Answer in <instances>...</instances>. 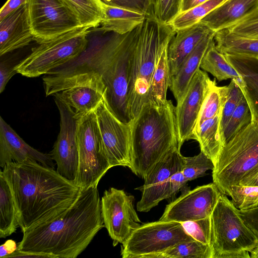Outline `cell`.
<instances>
[{
	"label": "cell",
	"instance_id": "44dd1931",
	"mask_svg": "<svg viewBox=\"0 0 258 258\" xmlns=\"http://www.w3.org/2000/svg\"><path fill=\"white\" fill-rule=\"evenodd\" d=\"M212 31L201 22L176 30L167 49L170 78L176 74L188 55Z\"/></svg>",
	"mask_w": 258,
	"mask_h": 258
},
{
	"label": "cell",
	"instance_id": "d590c367",
	"mask_svg": "<svg viewBox=\"0 0 258 258\" xmlns=\"http://www.w3.org/2000/svg\"><path fill=\"white\" fill-rule=\"evenodd\" d=\"M213 161L203 152L192 157L183 156L182 173L188 181L205 175L209 170L214 168Z\"/></svg>",
	"mask_w": 258,
	"mask_h": 258
},
{
	"label": "cell",
	"instance_id": "9c48e42d",
	"mask_svg": "<svg viewBox=\"0 0 258 258\" xmlns=\"http://www.w3.org/2000/svg\"><path fill=\"white\" fill-rule=\"evenodd\" d=\"M89 27H81L38 44L15 67L17 73L29 78L49 74L78 58L87 48Z\"/></svg>",
	"mask_w": 258,
	"mask_h": 258
},
{
	"label": "cell",
	"instance_id": "f907efd6",
	"mask_svg": "<svg viewBox=\"0 0 258 258\" xmlns=\"http://www.w3.org/2000/svg\"><path fill=\"white\" fill-rule=\"evenodd\" d=\"M207 1L208 0H183L181 12L186 11Z\"/></svg>",
	"mask_w": 258,
	"mask_h": 258
},
{
	"label": "cell",
	"instance_id": "1f68e13d",
	"mask_svg": "<svg viewBox=\"0 0 258 258\" xmlns=\"http://www.w3.org/2000/svg\"><path fill=\"white\" fill-rule=\"evenodd\" d=\"M227 93V86H218L215 80H209L207 92L193 132L204 121L213 117L223 110Z\"/></svg>",
	"mask_w": 258,
	"mask_h": 258
},
{
	"label": "cell",
	"instance_id": "9a60e30c",
	"mask_svg": "<svg viewBox=\"0 0 258 258\" xmlns=\"http://www.w3.org/2000/svg\"><path fill=\"white\" fill-rule=\"evenodd\" d=\"M60 115V130L50 154L56 171L75 183L79 168L78 120L71 109L54 98Z\"/></svg>",
	"mask_w": 258,
	"mask_h": 258
},
{
	"label": "cell",
	"instance_id": "7bdbcfd3",
	"mask_svg": "<svg viewBox=\"0 0 258 258\" xmlns=\"http://www.w3.org/2000/svg\"><path fill=\"white\" fill-rule=\"evenodd\" d=\"M239 212L246 224L258 237V205L245 210H239Z\"/></svg>",
	"mask_w": 258,
	"mask_h": 258
},
{
	"label": "cell",
	"instance_id": "4fadbf2b",
	"mask_svg": "<svg viewBox=\"0 0 258 258\" xmlns=\"http://www.w3.org/2000/svg\"><path fill=\"white\" fill-rule=\"evenodd\" d=\"M94 112L103 151L111 167L121 166L130 168L131 121L123 122L116 116L109 107L105 94Z\"/></svg>",
	"mask_w": 258,
	"mask_h": 258
},
{
	"label": "cell",
	"instance_id": "7dc6e473",
	"mask_svg": "<svg viewBox=\"0 0 258 258\" xmlns=\"http://www.w3.org/2000/svg\"><path fill=\"white\" fill-rule=\"evenodd\" d=\"M18 243L12 239L7 240L5 243L0 246V257L8 258V257L18 249Z\"/></svg>",
	"mask_w": 258,
	"mask_h": 258
},
{
	"label": "cell",
	"instance_id": "e0dca14e",
	"mask_svg": "<svg viewBox=\"0 0 258 258\" xmlns=\"http://www.w3.org/2000/svg\"><path fill=\"white\" fill-rule=\"evenodd\" d=\"M221 194L214 182L186 190L166 206L159 220L182 223L210 217Z\"/></svg>",
	"mask_w": 258,
	"mask_h": 258
},
{
	"label": "cell",
	"instance_id": "f1b7e54d",
	"mask_svg": "<svg viewBox=\"0 0 258 258\" xmlns=\"http://www.w3.org/2000/svg\"><path fill=\"white\" fill-rule=\"evenodd\" d=\"M171 39L164 43L159 52L151 82V98L153 103L157 105L164 104L167 100L170 80L167 49Z\"/></svg>",
	"mask_w": 258,
	"mask_h": 258
},
{
	"label": "cell",
	"instance_id": "2e32d148",
	"mask_svg": "<svg viewBox=\"0 0 258 258\" xmlns=\"http://www.w3.org/2000/svg\"><path fill=\"white\" fill-rule=\"evenodd\" d=\"M183 156L176 149L156 163L144 178V184L138 188L142 197L137 204L139 212H147L162 200L172 196L170 178L175 172L182 170Z\"/></svg>",
	"mask_w": 258,
	"mask_h": 258
},
{
	"label": "cell",
	"instance_id": "d6a6232c",
	"mask_svg": "<svg viewBox=\"0 0 258 258\" xmlns=\"http://www.w3.org/2000/svg\"><path fill=\"white\" fill-rule=\"evenodd\" d=\"M159 258H213V251L210 245L194 239L166 250Z\"/></svg>",
	"mask_w": 258,
	"mask_h": 258
},
{
	"label": "cell",
	"instance_id": "b9f144b4",
	"mask_svg": "<svg viewBox=\"0 0 258 258\" xmlns=\"http://www.w3.org/2000/svg\"><path fill=\"white\" fill-rule=\"evenodd\" d=\"M106 5L139 12L147 17L154 16L149 0H100Z\"/></svg>",
	"mask_w": 258,
	"mask_h": 258
},
{
	"label": "cell",
	"instance_id": "60d3db41",
	"mask_svg": "<svg viewBox=\"0 0 258 258\" xmlns=\"http://www.w3.org/2000/svg\"><path fill=\"white\" fill-rule=\"evenodd\" d=\"M181 224L186 233L194 239L210 245V216L196 220L184 222Z\"/></svg>",
	"mask_w": 258,
	"mask_h": 258
},
{
	"label": "cell",
	"instance_id": "e575fe53",
	"mask_svg": "<svg viewBox=\"0 0 258 258\" xmlns=\"http://www.w3.org/2000/svg\"><path fill=\"white\" fill-rule=\"evenodd\" d=\"M251 120L250 109L244 97L234 111L223 132L225 144L251 122Z\"/></svg>",
	"mask_w": 258,
	"mask_h": 258
},
{
	"label": "cell",
	"instance_id": "74e56055",
	"mask_svg": "<svg viewBox=\"0 0 258 258\" xmlns=\"http://www.w3.org/2000/svg\"><path fill=\"white\" fill-rule=\"evenodd\" d=\"M225 29L240 37L258 39V8Z\"/></svg>",
	"mask_w": 258,
	"mask_h": 258
},
{
	"label": "cell",
	"instance_id": "52a82bcc",
	"mask_svg": "<svg viewBox=\"0 0 258 258\" xmlns=\"http://www.w3.org/2000/svg\"><path fill=\"white\" fill-rule=\"evenodd\" d=\"M213 258H250L258 237L246 224L239 210L221 194L211 216Z\"/></svg>",
	"mask_w": 258,
	"mask_h": 258
},
{
	"label": "cell",
	"instance_id": "ab89813d",
	"mask_svg": "<svg viewBox=\"0 0 258 258\" xmlns=\"http://www.w3.org/2000/svg\"><path fill=\"white\" fill-rule=\"evenodd\" d=\"M227 87L228 93L223 108L221 117V124L223 134L234 111L244 97L240 87L234 79L231 80Z\"/></svg>",
	"mask_w": 258,
	"mask_h": 258
},
{
	"label": "cell",
	"instance_id": "ac0fdd59",
	"mask_svg": "<svg viewBox=\"0 0 258 258\" xmlns=\"http://www.w3.org/2000/svg\"><path fill=\"white\" fill-rule=\"evenodd\" d=\"M210 80L206 72L199 69L181 102L175 107L178 147L192 139L193 131L206 95Z\"/></svg>",
	"mask_w": 258,
	"mask_h": 258
},
{
	"label": "cell",
	"instance_id": "8992f818",
	"mask_svg": "<svg viewBox=\"0 0 258 258\" xmlns=\"http://www.w3.org/2000/svg\"><path fill=\"white\" fill-rule=\"evenodd\" d=\"M68 71L50 73L43 78L46 96H53L79 118L94 111L106 91L100 74L79 63Z\"/></svg>",
	"mask_w": 258,
	"mask_h": 258
},
{
	"label": "cell",
	"instance_id": "681fc988",
	"mask_svg": "<svg viewBox=\"0 0 258 258\" xmlns=\"http://www.w3.org/2000/svg\"><path fill=\"white\" fill-rule=\"evenodd\" d=\"M239 185L258 186V168L244 177Z\"/></svg>",
	"mask_w": 258,
	"mask_h": 258
},
{
	"label": "cell",
	"instance_id": "7c38bea8",
	"mask_svg": "<svg viewBox=\"0 0 258 258\" xmlns=\"http://www.w3.org/2000/svg\"><path fill=\"white\" fill-rule=\"evenodd\" d=\"M27 7L34 40L38 44L83 27L61 0H29Z\"/></svg>",
	"mask_w": 258,
	"mask_h": 258
},
{
	"label": "cell",
	"instance_id": "d6986e66",
	"mask_svg": "<svg viewBox=\"0 0 258 258\" xmlns=\"http://www.w3.org/2000/svg\"><path fill=\"white\" fill-rule=\"evenodd\" d=\"M31 161L44 166L54 169L55 163L50 153H43L26 143L0 117V166L12 162L22 163Z\"/></svg>",
	"mask_w": 258,
	"mask_h": 258
},
{
	"label": "cell",
	"instance_id": "ffe728a7",
	"mask_svg": "<svg viewBox=\"0 0 258 258\" xmlns=\"http://www.w3.org/2000/svg\"><path fill=\"white\" fill-rule=\"evenodd\" d=\"M34 41L27 4L0 21V55L23 48Z\"/></svg>",
	"mask_w": 258,
	"mask_h": 258
},
{
	"label": "cell",
	"instance_id": "f35d334b",
	"mask_svg": "<svg viewBox=\"0 0 258 258\" xmlns=\"http://www.w3.org/2000/svg\"><path fill=\"white\" fill-rule=\"evenodd\" d=\"M183 0H154L153 13L155 19L163 25H170L181 12Z\"/></svg>",
	"mask_w": 258,
	"mask_h": 258
},
{
	"label": "cell",
	"instance_id": "8d00e7d4",
	"mask_svg": "<svg viewBox=\"0 0 258 258\" xmlns=\"http://www.w3.org/2000/svg\"><path fill=\"white\" fill-rule=\"evenodd\" d=\"M227 196L233 205L239 210H245L258 205V186L234 185L230 188Z\"/></svg>",
	"mask_w": 258,
	"mask_h": 258
},
{
	"label": "cell",
	"instance_id": "cb8c5ba5",
	"mask_svg": "<svg viewBox=\"0 0 258 258\" xmlns=\"http://www.w3.org/2000/svg\"><path fill=\"white\" fill-rule=\"evenodd\" d=\"M258 8V0H226L201 20L214 32L225 29Z\"/></svg>",
	"mask_w": 258,
	"mask_h": 258
},
{
	"label": "cell",
	"instance_id": "bcb514c9",
	"mask_svg": "<svg viewBox=\"0 0 258 258\" xmlns=\"http://www.w3.org/2000/svg\"><path fill=\"white\" fill-rule=\"evenodd\" d=\"M29 0H8L0 11V21L22 6L27 4Z\"/></svg>",
	"mask_w": 258,
	"mask_h": 258
},
{
	"label": "cell",
	"instance_id": "277c9868",
	"mask_svg": "<svg viewBox=\"0 0 258 258\" xmlns=\"http://www.w3.org/2000/svg\"><path fill=\"white\" fill-rule=\"evenodd\" d=\"M132 122V154L130 169L143 178L167 154L179 149L175 106L146 104Z\"/></svg>",
	"mask_w": 258,
	"mask_h": 258
},
{
	"label": "cell",
	"instance_id": "3957f363",
	"mask_svg": "<svg viewBox=\"0 0 258 258\" xmlns=\"http://www.w3.org/2000/svg\"><path fill=\"white\" fill-rule=\"evenodd\" d=\"M138 27L125 34L110 33L97 39L79 56V63L101 76L110 108L119 120L125 123L131 121L128 110V88Z\"/></svg>",
	"mask_w": 258,
	"mask_h": 258
},
{
	"label": "cell",
	"instance_id": "836d02e7",
	"mask_svg": "<svg viewBox=\"0 0 258 258\" xmlns=\"http://www.w3.org/2000/svg\"><path fill=\"white\" fill-rule=\"evenodd\" d=\"M225 1L208 0L186 11L180 13L172 21L170 25L175 30H177L197 24Z\"/></svg>",
	"mask_w": 258,
	"mask_h": 258
},
{
	"label": "cell",
	"instance_id": "484cf974",
	"mask_svg": "<svg viewBox=\"0 0 258 258\" xmlns=\"http://www.w3.org/2000/svg\"><path fill=\"white\" fill-rule=\"evenodd\" d=\"M222 110L212 118L204 121L193 132L192 139L197 141L201 151L216 164L225 145L221 128Z\"/></svg>",
	"mask_w": 258,
	"mask_h": 258
},
{
	"label": "cell",
	"instance_id": "816d5d0a",
	"mask_svg": "<svg viewBox=\"0 0 258 258\" xmlns=\"http://www.w3.org/2000/svg\"><path fill=\"white\" fill-rule=\"evenodd\" d=\"M249 253H250V257L258 258V243Z\"/></svg>",
	"mask_w": 258,
	"mask_h": 258
},
{
	"label": "cell",
	"instance_id": "5b68a950",
	"mask_svg": "<svg viewBox=\"0 0 258 258\" xmlns=\"http://www.w3.org/2000/svg\"><path fill=\"white\" fill-rule=\"evenodd\" d=\"M170 25L160 23L154 16L146 18L138 27L130 73L128 110L131 120L144 105L153 103L150 85L159 52L175 32Z\"/></svg>",
	"mask_w": 258,
	"mask_h": 258
},
{
	"label": "cell",
	"instance_id": "4316f807",
	"mask_svg": "<svg viewBox=\"0 0 258 258\" xmlns=\"http://www.w3.org/2000/svg\"><path fill=\"white\" fill-rule=\"evenodd\" d=\"M19 227L17 208L10 185L0 171V238L15 232Z\"/></svg>",
	"mask_w": 258,
	"mask_h": 258
},
{
	"label": "cell",
	"instance_id": "f546056e",
	"mask_svg": "<svg viewBox=\"0 0 258 258\" xmlns=\"http://www.w3.org/2000/svg\"><path fill=\"white\" fill-rule=\"evenodd\" d=\"M200 68L210 73L219 81L237 79L241 76L228 61L225 55L216 47L215 41L204 55Z\"/></svg>",
	"mask_w": 258,
	"mask_h": 258
},
{
	"label": "cell",
	"instance_id": "6da1fadb",
	"mask_svg": "<svg viewBox=\"0 0 258 258\" xmlns=\"http://www.w3.org/2000/svg\"><path fill=\"white\" fill-rule=\"evenodd\" d=\"M2 171L11 187L23 233L62 216L80 192L75 183L36 162H12Z\"/></svg>",
	"mask_w": 258,
	"mask_h": 258
},
{
	"label": "cell",
	"instance_id": "f6af8a7d",
	"mask_svg": "<svg viewBox=\"0 0 258 258\" xmlns=\"http://www.w3.org/2000/svg\"><path fill=\"white\" fill-rule=\"evenodd\" d=\"M182 170H179L173 173L170 178V183L172 196H174L180 188L188 182L184 176Z\"/></svg>",
	"mask_w": 258,
	"mask_h": 258
},
{
	"label": "cell",
	"instance_id": "ba28073f",
	"mask_svg": "<svg viewBox=\"0 0 258 258\" xmlns=\"http://www.w3.org/2000/svg\"><path fill=\"white\" fill-rule=\"evenodd\" d=\"M258 168V124L251 122L225 144L212 170L213 182L227 196L231 186Z\"/></svg>",
	"mask_w": 258,
	"mask_h": 258
},
{
	"label": "cell",
	"instance_id": "7a4b0ae2",
	"mask_svg": "<svg viewBox=\"0 0 258 258\" xmlns=\"http://www.w3.org/2000/svg\"><path fill=\"white\" fill-rule=\"evenodd\" d=\"M103 227L97 186L81 188L77 199L62 216L23 233L18 249L52 258H76Z\"/></svg>",
	"mask_w": 258,
	"mask_h": 258
},
{
	"label": "cell",
	"instance_id": "f5cc1de1",
	"mask_svg": "<svg viewBox=\"0 0 258 258\" xmlns=\"http://www.w3.org/2000/svg\"><path fill=\"white\" fill-rule=\"evenodd\" d=\"M149 3H150V5L151 7L153 9V6H154V0H149Z\"/></svg>",
	"mask_w": 258,
	"mask_h": 258
},
{
	"label": "cell",
	"instance_id": "d4e9b609",
	"mask_svg": "<svg viewBox=\"0 0 258 258\" xmlns=\"http://www.w3.org/2000/svg\"><path fill=\"white\" fill-rule=\"evenodd\" d=\"M103 18L100 27L95 29L102 33L125 34L135 29L148 17L139 12L103 3Z\"/></svg>",
	"mask_w": 258,
	"mask_h": 258
},
{
	"label": "cell",
	"instance_id": "30bf717a",
	"mask_svg": "<svg viewBox=\"0 0 258 258\" xmlns=\"http://www.w3.org/2000/svg\"><path fill=\"white\" fill-rule=\"evenodd\" d=\"M194 239L181 223L159 220L137 228L122 245L121 255L123 258H159L166 250Z\"/></svg>",
	"mask_w": 258,
	"mask_h": 258
},
{
	"label": "cell",
	"instance_id": "4dcf8cb0",
	"mask_svg": "<svg viewBox=\"0 0 258 258\" xmlns=\"http://www.w3.org/2000/svg\"><path fill=\"white\" fill-rule=\"evenodd\" d=\"M76 15L83 27L96 29L103 18L100 0H61Z\"/></svg>",
	"mask_w": 258,
	"mask_h": 258
},
{
	"label": "cell",
	"instance_id": "c3c4849f",
	"mask_svg": "<svg viewBox=\"0 0 258 258\" xmlns=\"http://www.w3.org/2000/svg\"><path fill=\"white\" fill-rule=\"evenodd\" d=\"M8 257H35V258H52V256L47 254L23 251L19 250H16L14 253L10 254Z\"/></svg>",
	"mask_w": 258,
	"mask_h": 258
},
{
	"label": "cell",
	"instance_id": "7402d4cb",
	"mask_svg": "<svg viewBox=\"0 0 258 258\" xmlns=\"http://www.w3.org/2000/svg\"><path fill=\"white\" fill-rule=\"evenodd\" d=\"M224 55L241 76L240 78L234 80L248 103L251 114V122L258 124V57Z\"/></svg>",
	"mask_w": 258,
	"mask_h": 258
},
{
	"label": "cell",
	"instance_id": "603a6c76",
	"mask_svg": "<svg viewBox=\"0 0 258 258\" xmlns=\"http://www.w3.org/2000/svg\"><path fill=\"white\" fill-rule=\"evenodd\" d=\"M215 33L212 31L201 41L183 61L176 74L170 78L169 88L177 104L181 102L191 80L200 69L204 55L214 41Z\"/></svg>",
	"mask_w": 258,
	"mask_h": 258
},
{
	"label": "cell",
	"instance_id": "ee69618b",
	"mask_svg": "<svg viewBox=\"0 0 258 258\" xmlns=\"http://www.w3.org/2000/svg\"><path fill=\"white\" fill-rule=\"evenodd\" d=\"M17 64H13L6 60H1L0 64V92L2 93L10 79L16 73L15 70Z\"/></svg>",
	"mask_w": 258,
	"mask_h": 258
},
{
	"label": "cell",
	"instance_id": "83f0119b",
	"mask_svg": "<svg viewBox=\"0 0 258 258\" xmlns=\"http://www.w3.org/2000/svg\"><path fill=\"white\" fill-rule=\"evenodd\" d=\"M214 41L217 48L224 54L258 57V39L240 37L223 29L215 32Z\"/></svg>",
	"mask_w": 258,
	"mask_h": 258
},
{
	"label": "cell",
	"instance_id": "5bb4252c",
	"mask_svg": "<svg viewBox=\"0 0 258 258\" xmlns=\"http://www.w3.org/2000/svg\"><path fill=\"white\" fill-rule=\"evenodd\" d=\"M134 197L123 190L110 187L101 199V213L113 245L124 244L141 225L134 206Z\"/></svg>",
	"mask_w": 258,
	"mask_h": 258
},
{
	"label": "cell",
	"instance_id": "8fae6325",
	"mask_svg": "<svg viewBox=\"0 0 258 258\" xmlns=\"http://www.w3.org/2000/svg\"><path fill=\"white\" fill-rule=\"evenodd\" d=\"M79 168L75 183L81 189L96 186L111 166L104 153L94 111L78 119Z\"/></svg>",
	"mask_w": 258,
	"mask_h": 258
}]
</instances>
